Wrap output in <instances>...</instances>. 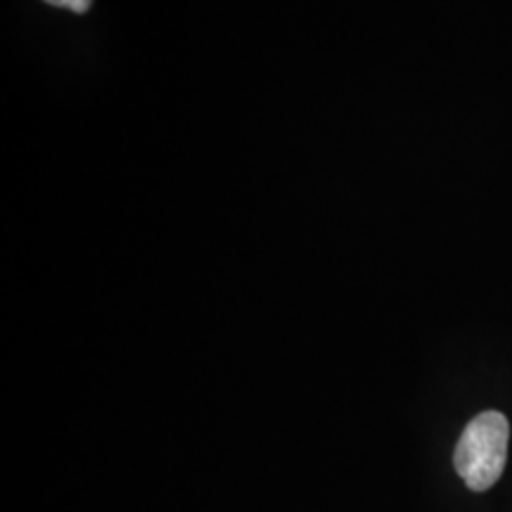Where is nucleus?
I'll return each instance as SVG.
<instances>
[{
    "label": "nucleus",
    "instance_id": "f257e3e1",
    "mask_svg": "<svg viewBox=\"0 0 512 512\" xmlns=\"http://www.w3.org/2000/svg\"><path fill=\"white\" fill-rule=\"evenodd\" d=\"M510 422L503 413L484 411L460 434L453 465L470 491H489L508 463Z\"/></svg>",
    "mask_w": 512,
    "mask_h": 512
},
{
    "label": "nucleus",
    "instance_id": "f03ea898",
    "mask_svg": "<svg viewBox=\"0 0 512 512\" xmlns=\"http://www.w3.org/2000/svg\"><path fill=\"white\" fill-rule=\"evenodd\" d=\"M43 3L55 5V8H64V10H72V12H88L91 8L93 0H43Z\"/></svg>",
    "mask_w": 512,
    "mask_h": 512
}]
</instances>
